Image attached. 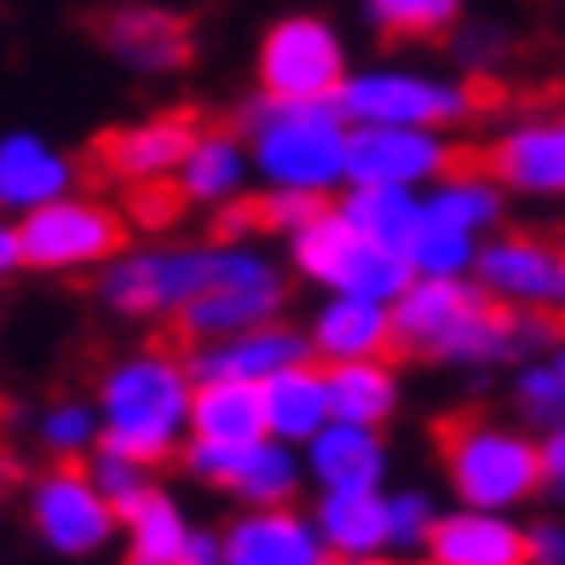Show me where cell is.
Segmentation results:
<instances>
[{
	"label": "cell",
	"instance_id": "23",
	"mask_svg": "<svg viewBox=\"0 0 565 565\" xmlns=\"http://www.w3.org/2000/svg\"><path fill=\"white\" fill-rule=\"evenodd\" d=\"M427 554L439 565H531V536L513 513L456 502L450 513H439Z\"/></svg>",
	"mask_w": 565,
	"mask_h": 565
},
{
	"label": "cell",
	"instance_id": "11",
	"mask_svg": "<svg viewBox=\"0 0 565 565\" xmlns=\"http://www.w3.org/2000/svg\"><path fill=\"white\" fill-rule=\"evenodd\" d=\"M23 237V266L46 271V277H70V271H98L127 248V220L98 196L70 191L46 209L18 220Z\"/></svg>",
	"mask_w": 565,
	"mask_h": 565
},
{
	"label": "cell",
	"instance_id": "38",
	"mask_svg": "<svg viewBox=\"0 0 565 565\" xmlns=\"http://www.w3.org/2000/svg\"><path fill=\"white\" fill-rule=\"evenodd\" d=\"M179 209H185V196H179L173 185H139V196H134V220L139 225H168Z\"/></svg>",
	"mask_w": 565,
	"mask_h": 565
},
{
	"label": "cell",
	"instance_id": "26",
	"mask_svg": "<svg viewBox=\"0 0 565 565\" xmlns=\"http://www.w3.org/2000/svg\"><path fill=\"white\" fill-rule=\"evenodd\" d=\"M318 536L335 559H393L387 548V484L381 491H318Z\"/></svg>",
	"mask_w": 565,
	"mask_h": 565
},
{
	"label": "cell",
	"instance_id": "43",
	"mask_svg": "<svg viewBox=\"0 0 565 565\" xmlns=\"http://www.w3.org/2000/svg\"><path fill=\"white\" fill-rule=\"evenodd\" d=\"M497 46H502L497 30H468V35H461V58H468V64H491Z\"/></svg>",
	"mask_w": 565,
	"mask_h": 565
},
{
	"label": "cell",
	"instance_id": "25",
	"mask_svg": "<svg viewBox=\"0 0 565 565\" xmlns=\"http://www.w3.org/2000/svg\"><path fill=\"white\" fill-rule=\"evenodd\" d=\"M260 398H266V433L282 439V445H295V450H306L329 422H335V404H329V370L318 364V358H300V364L260 381Z\"/></svg>",
	"mask_w": 565,
	"mask_h": 565
},
{
	"label": "cell",
	"instance_id": "19",
	"mask_svg": "<svg viewBox=\"0 0 565 565\" xmlns=\"http://www.w3.org/2000/svg\"><path fill=\"white\" fill-rule=\"evenodd\" d=\"M185 358H191L196 381H254V387H260V381H271L277 370L312 358V347H306V329L277 318V323H260V329H243V335L185 347Z\"/></svg>",
	"mask_w": 565,
	"mask_h": 565
},
{
	"label": "cell",
	"instance_id": "13",
	"mask_svg": "<svg viewBox=\"0 0 565 565\" xmlns=\"http://www.w3.org/2000/svg\"><path fill=\"white\" fill-rule=\"evenodd\" d=\"M479 168L508 196L559 202L565 196V110H531L497 127L479 150Z\"/></svg>",
	"mask_w": 565,
	"mask_h": 565
},
{
	"label": "cell",
	"instance_id": "4",
	"mask_svg": "<svg viewBox=\"0 0 565 565\" xmlns=\"http://www.w3.org/2000/svg\"><path fill=\"white\" fill-rule=\"evenodd\" d=\"M439 450L445 484L461 508H491V513H513L525 508L543 484V439H531L525 427H508L491 416H450L433 433Z\"/></svg>",
	"mask_w": 565,
	"mask_h": 565
},
{
	"label": "cell",
	"instance_id": "39",
	"mask_svg": "<svg viewBox=\"0 0 565 565\" xmlns=\"http://www.w3.org/2000/svg\"><path fill=\"white\" fill-rule=\"evenodd\" d=\"M531 536V565H565V525L559 520H536L525 525Z\"/></svg>",
	"mask_w": 565,
	"mask_h": 565
},
{
	"label": "cell",
	"instance_id": "45",
	"mask_svg": "<svg viewBox=\"0 0 565 565\" xmlns=\"http://www.w3.org/2000/svg\"><path fill=\"white\" fill-rule=\"evenodd\" d=\"M323 565H393V559H335V554H329Z\"/></svg>",
	"mask_w": 565,
	"mask_h": 565
},
{
	"label": "cell",
	"instance_id": "18",
	"mask_svg": "<svg viewBox=\"0 0 565 565\" xmlns=\"http://www.w3.org/2000/svg\"><path fill=\"white\" fill-rule=\"evenodd\" d=\"M225 565H323L329 548L318 536V520L289 508H237L220 525Z\"/></svg>",
	"mask_w": 565,
	"mask_h": 565
},
{
	"label": "cell",
	"instance_id": "22",
	"mask_svg": "<svg viewBox=\"0 0 565 565\" xmlns=\"http://www.w3.org/2000/svg\"><path fill=\"white\" fill-rule=\"evenodd\" d=\"M300 456H306V479L318 491H381L393 468L381 427H358V422H329Z\"/></svg>",
	"mask_w": 565,
	"mask_h": 565
},
{
	"label": "cell",
	"instance_id": "7",
	"mask_svg": "<svg viewBox=\"0 0 565 565\" xmlns=\"http://www.w3.org/2000/svg\"><path fill=\"white\" fill-rule=\"evenodd\" d=\"M335 105L352 127H439V134H450V127H461L473 116L479 93L461 75L375 64V70L347 75Z\"/></svg>",
	"mask_w": 565,
	"mask_h": 565
},
{
	"label": "cell",
	"instance_id": "30",
	"mask_svg": "<svg viewBox=\"0 0 565 565\" xmlns=\"http://www.w3.org/2000/svg\"><path fill=\"white\" fill-rule=\"evenodd\" d=\"M191 531L196 525H191V513L179 508V497L157 484L139 508L121 513V554H127V565H179Z\"/></svg>",
	"mask_w": 565,
	"mask_h": 565
},
{
	"label": "cell",
	"instance_id": "34",
	"mask_svg": "<svg viewBox=\"0 0 565 565\" xmlns=\"http://www.w3.org/2000/svg\"><path fill=\"white\" fill-rule=\"evenodd\" d=\"M468 0H364V18L375 35L387 41H445Z\"/></svg>",
	"mask_w": 565,
	"mask_h": 565
},
{
	"label": "cell",
	"instance_id": "9",
	"mask_svg": "<svg viewBox=\"0 0 565 565\" xmlns=\"http://www.w3.org/2000/svg\"><path fill=\"white\" fill-rule=\"evenodd\" d=\"M347 41L335 23L312 12H289L260 35L254 53V82L266 98H289V105H335L347 87Z\"/></svg>",
	"mask_w": 565,
	"mask_h": 565
},
{
	"label": "cell",
	"instance_id": "1",
	"mask_svg": "<svg viewBox=\"0 0 565 565\" xmlns=\"http://www.w3.org/2000/svg\"><path fill=\"white\" fill-rule=\"evenodd\" d=\"M554 341L559 335L548 312H508L473 277H416L393 300V352L422 358V364H525Z\"/></svg>",
	"mask_w": 565,
	"mask_h": 565
},
{
	"label": "cell",
	"instance_id": "20",
	"mask_svg": "<svg viewBox=\"0 0 565 565\" xmlns=\"http://www.w3.org/2000/svg\"><path fill=\"white\" fill-rule=\"evenodd\" d=\"M306 347L318 364H352V358H393V300L375 295H323L306 318Z\"/></svg>",
	"mask_w": 565,
	"mask_h": 565
},
{
	"label": "cell",
	"instance_id": "24",
	"mask_svg": "<svg viewBox=\"0 0 565 565\" xmlns=\"http://www.w3.org/2000/svg\"><path fill=\"white\" fill-rule=\"evenodd\" d=\"M248 179H254L248 139L237 127H202L185 168L173 179V191L185 196V209H225V202H243Z\"/></svg>",
	"mask_w": 565,
	"mask_h": 565
},
{
	"label": "cell",
	"instance_id": "32",
	"mask_svg": "<svg viewBox=\"0 0 565 565\" xmlns=\"http://www.w3.org/2000/svg\"><path fill=\"white\" fill-rule=\"evenodd\" d=\"M513 409L525 427H565V335L513 370Z\"/></svg>",
	"mask_w": 565,
	"mask_h": 565
},
{
	"label": "cell",
	"instance_id": "33",
	"mask_svg": "<svg viewBox=\"0 0 565 565\" xmlns=\"http://www.w3.org/2000/svg\"><path fill=\"white\" fill-rule=\"evenodd\" d=\"M35 445L53 461H87L105 445V422H98L93 398H53L35 416Z\"/></svg>",
	"mask_w": 565,
	"mask_h": 565
},
{
	"label": "cell",
	"instance_id": "14",
	"mask_svg": "<svg viewBox=\"0 0 565 565\" xmlns=\"http://www.w3.org/2000/svg\"><path fill=\"white\" fill-rule=\"evenodd\" d=\"M445 173H456V145L439 127H352L347 185L427 191Z\"/></svg>",
	"mask_w": 565,
	"mask_h": 565
},
{
	"label": "cell",
	"instance_id": "47",
	"mask_svg": "<svg viewBox=\"0 0 565 565\" xmlns=\"http://www.w3.org/2000/svg\"><path fill=\"white\" fill-rule=\"evenodd\" d=\"M416 565H439V559H433V554H416Z\"/></svg>",
	"mask_w": 565,
	"mask_h": 565
},
{
	"label": "cell",
	"instance_id": "27",
	"mask_svg": "<svg viewBox=\"0 0 565 565\" xmlns=\"http://www.w3.org/2000/svg\"><path fill=\"white\" fill-rule=\"evenodd\" d=\"M329 370V404L335 422L358 427H387L404 404V381L393 358H352V364H323Z\"/></svg>",
	"mask_w": 565,
	"mask_h": 565
},
{
	"label": "cell",
	"instance_id": "5",
	"mask_svg": "<svg viewBox=\"0 0 565 565\" xmlns=\"http://www.w3.org/2000/svg\"><path fill=\"white\" fill-rule=\"evenodd\" d=\"M220 243H127L110 266L93 271V295L116 318L179 323V312L214 282Z\"/></svg>",
	"mask_w": 565,
	"mask_h": 565
},
{
	"label": "cell",
	"instance_id": "42",
	"mask_svg": "<svg viewBox=\"0 0 565 565\" xmlns=\"http://www.w3.org/2000/svg\"><path fill=\"white\" fill-rule=\"evenodd\" d=\"M12 271H23V237H18V220L0 214V282Z\"/></svg>",
	"mask_w": 565,
	"mask_h": 565
},
{
	"label": "cell",
	"instance_id": "28",
	"mask_svg": "<svg viewBox=\"0 0 565 565\" xmlns=\"http://www.w3.org/2000/svg\"><path fill=\"white\" fill-rule=\"evenodd\" d=\"M191 439L202 445H248L266 439V398L254 381H196Z\"/></svg>",
	"mask_w": 565,
	"mask_h": 565
},
{
	"label": "cell",
	"instance_id": "15",
	"mask_svg": "<svg viewBox=\"0 0 565 565\" xmlns=\"http://www.w3.org/2000/svg\"><path fill=\"white\" fill-rule=\"evenodd\" d=\"M473 282L508 312H554L559 300V248L531 231H491L479 248Z\"/></svg>",
	"mask_w": 565,
	"mask_h": 565
},
{
	"label": "cell",
	"instance_id": "31",
	"mask_svg": "<svg viewBox=\"0 0 565 565\" xmlns=\"http://www.w3.org/2000/svg\"><path fill=\"white\" fill-rule=\"evenodd\" d=\"M335 209L364 231V237L387 243V248H409L422 225V191H393V185H347L335 196Z\"/></svg>",
	"mask_w": 565,
	"mask_h": 565
},
{
	"label": "cell",
	"instance_id": "46",
	"mask_svg": "<svg viewBox=\"0 0 565 565\" xmlns=\"http://www.w3.org/2000/svg\"><path fill=\"white\" fill-rule=\"evenodd\" d=\"M0 502H7V468H0Z\"/></svg>",
	"mask_w": 565,
	"mask_h": 565
},
{
	"label": "cell",
	"instance_id": "41",
	"mask_svg": "<svg viewBox=\"0 0 565 565\" xmlns=\"http://www.w3.org/2000/svg\"><path fill=\"white\" fill-rule=\"evenodd\" d=\"M179 565H225V548H220V531H191L185 554H179Z\"/></svg>",
	"mask_w": 565,
	"mask_h": 565
},
{
	"label": "cell",
	"instance_id": "10",
	"mask_svg": "<svg viewBox=\"0 0 565 565\" xmlns=\"http://www.w3.org/2000/svg\"><path fill=\"white\" fill-rule=\"evenodd\" d=\"M23 508H30L35 543L58 559H93L121 536V513L93 484L87 461H53L46 473H35L23 491Z\"/></svg>",
	"mask_w": 565,
	"mask_h": 565
},
{
	"label": "cell",
	"instance_id": "3",
	"mask_svg": "<svg viewBox=\"0 0 565 565\" xmlns=\"http://www.w3.org/2000/svg\"><path fill=\"white\" fill-rule=\"evenodd\" d=\"M237 134L248 139L254 179L266 191H306V196H341L347 191V150L352 121L341 105H289V98H254L243 105Z\"/></svg>",
	"mask_w": 565,
	"mask_h": 565
},
{
	"label": "cell",
	"instance_id": "40",
	"mask_svg": "<svg viewBox=\"0 0 565 565\" xmlns=\"http://www.w3.org/2000/svg\"><path fill=\"white\" fill-rule=\"evenodd\" d=\"M543 484L554 497H565V427L543 433Z\"/></svg>",
	"mask_w": 565,
	"mask_h": 565
},
{
	"label": "cell",
	"instance_id": "44",
	"mask_svg": "<svg viewBox=\"0 0 565 565\" xmlns=\"http://www.w3.org/2000/svg\"><path fill=\"white\" fill-rule=\"evenodd\" d=\"M554 312L565 318V248H559V300H554Z\"/></svg>",
	"mask_w": 565,
	"mask_h": 565
},
{
	"label": "cell",
	"instance_id": "29",
	"mask_svg": "<svg viewBox=\"0 0 565 565\" xmlns=\"http://www.w3.org/2000/svg\"><path fill=\"white\" fill-rule=\"evenodd\" d=\"M502 202H508V191L484 168H456L439 185L422 191V214L468 231V237H491V231H502Z\"/></svg>",
	"mask_w": 565,
	"mask_h": 565
},
{
	"label": "cell",
	"instance_id": "16",
	"mask_svg": "<svg viewBox=\"0 0 565 565\" xmlns=\"http://www.w3.org/2000/svg\"><path fill=\"white\" fill-rule=\"evenodd\" d=\"M202 127L185 110H162V116H145V121H127L116 134L98 139V168L121 185H173L179 168H185L191 145H196Z\"/></svg>",
	"mask_w": 565,
	"mask_h": 565
},
{
	"label": "cell",
	"instance_id": "35",
	"mask_svg": "<svg viewBox=\"0 0 565 565\" xmlns=\"http://www.w3.org/2000/svg\"><path fill=\"white\" fill-rule=\"evenodd\" d=\"M87 473H93L98 491L110 497L116 513L139 508L150 491H157V468H150V461H139V456H127V450H116V445H98V450L87 456Z\"/></svg>",
	"mask_w": 565,
	"mask_h": 565
},
{
	"label": "cell",
	"instance_id": "17",
	"mask_svg": "<svg viewBox=\"0 0 565 565\" xmlns=\"http://www.w3.org/2000/svg\"><path fill=\"white\" fill-rule=\"evenodd\" d=\"M98 46L134 75H173L191 64V23L173 7H150V0H127L98 18Z\"/></svg>",
	"mask_w": 565,
	"mask_h": 565
},
{
	"label": "cell",
	"instance_id": "12",
	"mask_svg": "<svg viewBox=\"0 0 565 565\" xmlns=\"http://www.w3.org/2000/svg\"><path fill=\"white\" fill-rule=\"evenodd\" d=\"M179 456H185L191 479L225 491L237 508H289L300 497V484H312L306 479V456L295 445L271 439V433L266 439H248V445H202V439H191Z\"/></svg>",
	"mask_w": 565,
	"mask_h": 565
},
{
	"label": "cell",
	"instance_id": "21",
	"mask_svg": "<svg viewBox=\"0 0 565 565\" xmlns=\"http://www.w3.org/2000/svg\"><path fill=\"white\" fill-rule=\"evenodd\" d=\"M75 191V162L70 150H58L46 134H30V127H12L0 134V214H35L46 202H58Z\"/></svg>",
	"mask_w": 565,
	"mask_h": 565
},
{
	"label": "cell",
	"instance_id": "6",
	"mask_svg": "<svg viewBox=\"0 0 565 565\" xmlns=\"http://www.w3.org/2000/svg\"><path fill=\"white\" fill-rule=\"evenodd\" d=\"M289 266L295 277H306L323 295H375V300H398L409 282H416V266H409L404 248H387L364 237L335 202L289 237Z\"/></svg>",
	"mask_w": 565,
	"mask_h": 565
},
{
	"label": "cell",
	"instance_id": "8",
	"mask_svg": "<svg viewBox=\"0 0 565 565\" xmlns=\"http://www.w3.org/2000/svg\"><path fill=\"white\" fill-rule=\"evenodd\" d=\"M282 306H289V271H282L266 248L220 243L214 282L179 312V335H185V347L220 341V335H243V329L277 323Z\"/></svg>",
	"mask_w": 565,
	"mask_h": 565
},
{
	"label": "cell",
	"instance_id": "37",
	"mask_svg": "<svg viewBox=\"0 0 565 565\" xmlns=\"http://www.w3.org/2000/svg\"><path fill=\"white\" fill-rule=\"evenodd\" d=\"M323 209H329V196H306V191H266V196H254L260 231H271V237H282V243H289L295 231L312 225Z\"/></svg>",
	"mask_w": 565,
	"mask_h": 565
},
{
	"label": "cell",
	"instance_id": "36",
	"mask_svg": "<svg viewBox=\"0 0 565 565\" xmlns=\"http://www.w3.org/2000/svg\"><path fill=\"white\" fill-rule=\"evenodd\" d=\"M433 525H439V508H433L427 491L404 484V491H387V548L393 559H416L433 543Z\"/></svg>",
	"mask_w": 565,
	"mask_h": 565
},
{
	"label": "cell",
	"instance_id": "2",
	"mask_svg": "<svg viewBox=\"0 0 565 565\" xmlns=\"http://www.w3.org/2000/svg\"><path fill=\"white\" fill-rule=\"evenodd\" d=\"M191 398L196 375L191 358L173 347H134L98 375V422H105V445L127 450L162 468L191 445Z\"/></svg>",
	"mask_w": 565,
	"mask_h": 565
}]
</instances>
